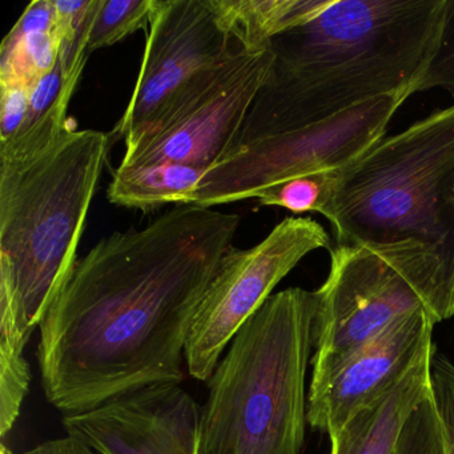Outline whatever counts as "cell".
<instances>
[{"mask_svg": "<svg viewBox=\"0 0 454 454\" xmlns=\"http://www.w3.org/2000/svg\"><path fill=\"white\" fill-rule=\"evenodd\" d=\"M206 171L175 163L119 166L107 198L111 204L148 214L161 207L190 204Z\"/></svg>", "mask_w": 454, "mask_h": 454, "instance_id": "2e32d148", "label": "cell"}, {"mask_svg": "<svg viewBox=\"0 0 454 454\" xmlns=\"http://www.w3.org/2000/svg\"><path fill=\"white\" fill-rule=\"evenodd\" d=\"M453 364L442 356H433V397L437 405L446 454H454V376Z\"/></svg>", "mask_w": 454, "mask_h": 454, "instance_id": "7402d4cb", "label": "cell"}, {"mask_svg": "<svg viewBox=\"0 0 454 454\" xmlns=\"http://www.w3.org/2000/svg\"><path fill=\"white\" fill-rule=\"evenodd\" d=\"M275 63L272 49L236 44L219 65L199 74L164 110L124 140L121 166L175 163L208 171L233 147Z\"/></svg>", "mask_w": 454, "mask_h": 454, "instance_id": "ba28073f", "label": "cell"}, {"mask_svg": "<svg viewBox=\"0 0 454 454\" xmlns=\"http://www.w3.org/2000/svg\"><path fill=\"white\" fill-rule=\"evenodd\" d=\"M60 38L52 0L26 7L0 49V87L31 91L59 59Z\"/></svg>", "mask_w": 454, "mask_h": 454, "instance_id": "5bb4252c", "label": "cell"}, {"mask_svg": "<svg viewBox=\"0 0 454 454\" xmlns=\"http://www.w3.org/2000/svg\"><path fill=\"white\" fill-rule=\"evenodd\" d=\"M22 454H100L89 443L75 435L67 434L63 438L47 441Z\"/></svg>", "mask_w": 454, "mask_h": 454, "instance_id": "cb8c5ba5", "label": "cell"}, {"mask_svg": "<svg viewBox=\"0 0 454 454\" xmlns=\"http://www.w3.org/2000/svg\"><path fill=\"white\" fill-rule=\"evenodd\" d=\"M28 105H30V91L20 89H2L0 143L9 142L22 129L26 116H27Z\"/></svg>", "mask_w": 454, "mask_h": 454, "instance_id": "603a6c76", "label": "cell"}, {"mask_svg": "<svg viewBox=\"0 0 454 454\" xmlns=\"http://www.w3.org/2000/svg\"><path fill=\"white\" fill-rule=\"evenodd\" d=\"M31 371L23 353L0 349V435L6 437L30 389Z\"/></svg>", "mask_w": 454, "mask_h": 454, "instance_id": "d6986e66", "label": "cell"}, {"mask_svg": "<svg viewBox=\"0 0 454 454\" xmlns=\"http://www.w3.org/2000/svg\"><path fill=\"white\" fill-rule=\"evenodd\" d=\"M153 0H99L89 36V54L114 46L147 27Z\"/></svg>", "mask_w": 454, "mask_h": 454, "instance_id": "ac0fdd59", "label": "cell"}, {"mask_svg": "<svg viewBox=\"0 0 454 454\" xmlns=\"http://www.w3.org/2000/svg\"><path fill=\"white\" fill-rule=\"evenodd\" d=\"M451 372H453V376H454V365L451 366Z\"/></svg>", "mask_w": 454, "mask_h": 454, "instance_id": "484cf974", "label": "cell"}, {"mask_svg": "<svg viewBox=\"0 0 454 454\" xmlns=\"http://www.w3.org/2000/svg\"><path fill=\"white\" fill-rule=\"evenodd\" d=\"M0 454H12V451L10 450L7 446L2 445V448H0Z\"/></svg>", "mask_w": 454, "mask_h": 454, "instance_id": "d4e9b609", "label": "cell"}, {"mask_svg": "<svg viewBox=\"0 0 454 454\" xmlns=\"http://www.w3.org/2000/svg\"><path fill=\"white\" fill-rule=\"evenodd\" d=\"M331 239L310 217H286L248 249L223 256L191 325L185 345L188 373L208 381L241 326L272 296L278 284L310 252Z\"/></svg>", "mask_w": 454, "mask_h": 454, "instance_id": "9c48e42d", "label": "cell"}, {"mask_svg": "<svg viewBox=\"0 0 454 454\" xmlns=\"http://www.w3.org/2000/svg\"><path fill=\"white\" fill-rule=\"evenodd\" d=\"M310 385L398 320L425 312L435 324L454 316V262L417 240L334 246L317 289Z\"/></svg>", "mask_w": 454, "mask_h": 454, "instance_id": "8992f818", "label": "cell"}, {"mask_svg": "<svg viewBox=\"0 0 454 454\" xmlns=\"http://www.w3.org/2000/svg\"><path fill=\"white\" fill-rule=\"evenodd\" d=\"M345 171L301 175L270 185L256 196L262 207H281L294 214H328Z\"/></svg>", "mask_w": 454, "mask_h": 454, "instance_id": "e0dca14e", "label": "cell"}, {"mask_svg": "<svg viewBox=\"0 0 454 454\" xmlns=\"http://www.w3.org/2000/svg\"><path fill=\"white\" fill-rule=\"evenodd\" d=\"M100 454H199L200 406L182 385H156L63 419Z\"/></svg>", "mask_w": 454, "mask_h": 454, "instance_id": "8fae6325", "label": "cell"}, {"mask_svg": "<svg viewBox=\"0 0 454 454\" xmlns=\"http://www.w3.org/2000/svg\"><path fill=\"white\" fill-rule=\"evenodd\" d=\"M207 0H153L150 33L131 100L114 140H126L151 123L195 76L219 65L236 47Z\"/></svg>", "mask_w": 454, "mask_h": 454, "instance_id": "30bf717a", "label": "cell"}, {"mask_svg": "<svg viewBox=\"0 0 454 454\" xmlns=\"http://www.w3.org/2000/svg\"><path fill=\"white\" fill-rule=\"evenodd\" d=\"M239 225L238 215L180 204L79 259L39 325L47 401L67 416L182 385L193 317Z\"/></svg>", "mask_w": 454, "mask_h": 454, "instance_id": "6da1fadb", "label": "cell"}, {"mask_svg": "<svg viewBox=\"0 0 454 454\" xmlns=\"http://www.w3.org/2000/svg\"><path fill=\"white\" fill-rule=\"evenodd\" d=\"M435 89L445 90L454 99V0H451L437 50L417 86L416 94Z\"/></svg>", "mask_w": 454, "mask_h": 454, "instance_id": "44dd1931", "label": "cell"}, {"mask_svg": "<svg viewBox=\"0 0 454 454\" xmlns=\"http://www.w3.org/2000/svg\"><path fill=\"white\" fill-rule=\"evenodd\" d=\"M451 0H332L270 43L275 63L238 140L307 129L369 100L416 94Z\"/></svg>", "mask_w": 454, "mask_h": 454, "instance_id": "7a4b0ae2", "label": "cell"}, {"mask_svg": "<svg viewBox=\"0 0 454 454\" xmlns=\"http://www.w3.org/2000/svg\"><path fill=\"white\" fill-rule=\"evenodd\" d=\"M223 31L248 50L270 49L276 36L309 22L332 0H207Z\"/></svg>", "mask_w": 454, "mask_h": 454, "instance_id": "9a60e30c", "label": "cell"}, {"mask_svg": "<svg viewBox=\"0 0 454 454\" xmlns=\"http://www.w3.org/2000/svg\"><path fill=\"white\" fill-rule=\"evenodd\" d=\"M434 325L425 312L398 320L348 356L325 380L309 385L308 424L328 435L339 432L433 347Z\"/></svg>", "mask_w": 454, "mask_h": 454, "instance_id": "7c38bea8", "label": "cell"}, {"mask_svg": "<svg viewBox=\"0 0 454 454\" xmlns=\"http://www.w3.org/2000/svg\"><path fill=\"white\" fill-rule=\"evenodd\" d=\"M395 454H446L442 427L433 393L417 406L406 422Z\"/></svg>", "mask_w": 454, "mask_h": 454, "instance_id": "ffe728a7", "label": "cell"}, {"mask_svg": "<svg viewBox=\"0 0 454 454\" xmlns=\"http://www.w3.org/2000/svg\"><path fill=\"white\" fill-rule=\"evenodd\" d=\"M408 98H377L307 129L239 140L206 172L188 206L214 208L256 199L265 188L292 177L345 171L385 137Z\"/></svg>", "mask_w": 454, "mask_h": 454, "instance_id": "52a82bcc", "label": "cell"}, {"mask_svg": "<svg viewBox=\"0 0 454 454\" xmlns=\"http://www.w3.org/2000/svg\"><path fill=\"white\" fill-rule=\"evenodd\" d=\"M433 356L430 347L395 387L329 435L331 454H395L406 422L433 393Z\"/></svg>", "mask_w": 454, "mask_h": 454, "instance_id": "4fadbf2b", "label": "cell"}, {"mask_svg": "<svg viewBox=\"0 0 454 454\" xmlns=\"http://www.w3.org/2000/svg\"><path fill=\"white\" fill-rule=\"evenodd\" d=\"M111 132L70 129L41 153L0 161V288L28 331L41 325L75 268Z\"/></svg>", "mask_w": 454, "mask_h": 454, "instance_id": "277c9868", "label": "cell"}, {"mask_svg": "<svg viewBox=\"0 0 454 454\" xmlns=\"http://www.w3.org/2000/svg\"><path fill=\"white\" fill-rule=\"evenodd\" d=\"M325 217L336 246L417 240L454 262V105L382 137L345 169Z\"/></svg>", "mask_w": 454, "mask_h": 454, "instance_id": "5b68a950", "label": "cell"}, {"mask_svg": "<svg viewBox=\"0 0 454 454\" xmlns=\"http://www.w3.org/2000/svg\"><path fill=\"white\" fill-rule=\"evenodd\" d=\"M318 305L284 289L241 326L207 381L199 454H301Z\"/></svg>", "mask_w": 454, "mask_h": 454, "instance_id": "3957f363", "label": "cell"}]
</instances>
